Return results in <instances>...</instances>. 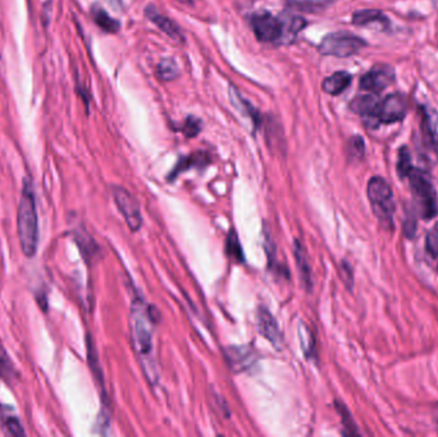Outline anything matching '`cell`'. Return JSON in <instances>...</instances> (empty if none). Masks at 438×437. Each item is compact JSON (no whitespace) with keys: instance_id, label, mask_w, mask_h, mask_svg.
<instances>
[{"instance_id":"cell-29","label":"cell","mask_w":438,"mask_h":437,"mask_svg":"<svg viewBox=\"0 0 438 437\" xmlns=\"http://www.w3.org/2000/svg\"><path fill=\"white\" fill-rule=\"evenodd\" d=\"M336 409L337 412L341 415V421H343V427H345L343 433H345V435H359L357 424L352 421L350 412L346 409V407H345L343 404H341V403H336Z\"/></svg>"},{"instance_id":"cell-13","label":"cell","mask_w":438,"mask_h":437,"mask_svg":"<svg viewBox=\"0 0 438 437\" xmlns=\"http://www.w3.org/2000/svg\"><path fill=\"white\" fill-rule=\"evenodd\" d=\"M380 104L376 94H366V95H360V97L352 99L350 103V109L355 114H359L363 119H366L368 125H372L373 122L376 125H378L377 114H378Z\"/></svg>"},{"instance_id":"cell-31","label":"cell","mask_w":438,"mask_h":437,"mask_svg":"<svg viewBox=\"0 0 438 437\" xmlns=\"http://www.w3.org/2000/svg\"><path fill=\"white\" fill-rule=\"evenodd\" d=\"M181 133H182L186 137H195L200 131H201V121L197 119V117H192L189 116L182 126L178 128Z\"/></svg>"},{"instance_id":"cell-23","label":"cell","mask_w":438,"mask_h":437,"mask_svg":"<svg viewBox=\"0 0 438 437\" xmlns=\"http://www.w3.org/2000/svg\"><path fill=\"white\" fill-rule=\"evenodd\" d=\"M226 253L230 260H234L236 263H244L245 255L240 244V238L234 230L230 231V234L227 235Z\"/></svg>"},{"instance_id":"cell-30","label":"cell","mask_w":438,"mask_h":437,"mask_svg":"<svg viewBox=\"0 0 438 437\" xmlns=\"http://www.w3.org/2000/svg\"><path fill=\"white\" fill-rule=\"evenodd\" d=\"M425 249L433 260L438 262V223H436L432 230L427 234L425 237Z\"/></svg>"},{"instance_id":"cell-15","label":"cell","mask_w":438,"mask_h":437,"mask_svg":"<svg viewBox=\"0 0 438 437\" xmlns=\"http://www.w3.org/2000/svg\"><path fill=\"white\" fill-rule=\"evenodd\" d=\"M226 359L234 372H242L248 370L251 364H254L255 356L251 348H228L226 350Z\"/></svg>"},{"instance_id":"cell-12","label":"cell","mask_w":438,"mask_h":437,"mask_svg":"<svg viewBox=\"0 0 438 437\" xmlns=\"http://www.w3.org/2000/svg\"><path fill=\"white\" fill-rule=\"evenodd\" d=\"M293 257L296 262V268L299 272L300 280L307 293L313 291V271L309 262L307 248L300 240H295L293 243Z\"/></svg>"},{"instance_id":"cell-20","label":"cell","mask_w":438,"mask_h":437,"mask_svg":"<svg viewBox=\"0 0 438 437\" xmlns=\"http://www.w3.org/2000/svg\"><path fill=\"white\" fill-rule=\"evenodd\" d=\"M91 17L94 20V22L102 29V31L108 32V34H117L121 29V23L117 20H114L113 17H110L105 9H102L100 6H94L91 8Z\"/></svg>"},{"instance_id":"cell-24","label":"cell","mask_w":438,"mask_h":437,"mask_svg":"<svg viewBox=\"0 0 438 437\" xmlns=\"http://www.w3.org/2000/svg\"><path fill=\"white\" fill-rule=\"evenodd\" d=\"M76 241H77V245L80 248L84 258L88 262L94 260L96 255L99 254V246L91 237L88 236V234L79 232L77 237H76Z\"/></svg>"},{"instance_id":"cell-1","label":"cell","mask_w":438,"mask_h":437,"mask_svg":"<svg viewBox=\"0 0 438 437\" xmlns=\"http://www.w3.org/2000/svg\"><path fill=\"white\" fill-rule=\"evenodd\" d=\"M153 325L157 323L150 316L149 305H146L140 297L133 300L130 316L132 347L147 381L155 386L159 381V370L154 351Z\"/></svg>"},{"instance_id":"cell-5","label":"cell","mask_w":438,"mask_h":437,"mask_svg":"<svg viewBox=\"0 0 438 437\" xmlns=\"http://www.w3.org/2000/svg\"><path fill=\"white\" fill-rule=\"evenodd\" d=\"M365 46H366V43L361 37L346 32V31H338V32H331L323 37L318 49L323 55L347 58V57L358 54L360 51L364 49Z\"/></svg>"},{"instance_id":"cell-28","label":"cell","mask_w":438,"mask_h":437,"mask_svg":"<svg viewBox=\"0 0 438 437\" xmlns=\"http://www.w3.org/2000/svg\"><path fill=\"white\" fill-rule=\"evenodd\" d=\"M413 164H411V156H410L409 149L406 147H402L399 150V161H397V173L401 178L408 177L410 170H413Z\"/></svg>"},{"instance_id":"cell-10","label":"cell","mask_w":438,"mask_h":437,"mask_svg":"<svg viewBox=\"0 0 438 437\" xmlns=\"http://www.w3.org/2000/svg\"><path fill=\"white\" fill-rule=\"evenodd\" d=\"M256 321H258V330L264 339L270 341V344L278 350L282 348L284 337L278 326L277 319L274 318V316L270 313L267 307L260 305L258 308Z\"/></svg>"},{"instance_id":"cell-18","label":"cell","mask_w":438,"mask_h":437,"mask_svg":"<svg viewBox=\"0 0 438 437\" xmlns=\"http://www.w3.org/2000/svg\"><path fill=\"white\" fill-rule=\"evenodd\" d=\"M20 378L18 370H15V364L8 356L7 350L0 340V379L8 386H13Z\"/></svg>"},{"instance_id":"cell-21","label":"cell","mask_w":438,"mask_h":437,"mask_svg":"<svg viewBox=\"0 0 438 437\" xmlns=\"http://www.w3.org/2000/svg\"><path fill=\"white\" fill-rule=\"evenodd\" d=\"M0 426L4 430L6 435L9 436H26L22 424L15 415H9L8 408L0 405Z\"/></svg>"},{"instance_id":"cell-32","label":"cell","mask_w":438,"mask_h":437,"mask_svg":"<svg viewBox=\"0 0 438 437\" xmlns=\"http://www.w3.org/2000/svg\"><path fill=\"white\" fill-rule=\"evenodd\" d=\"M341 278H343V282H345V285H346V288H349V289H352V286H354V274H352V268H351L350 264L346 262V260H343L341 262Z\"/></svg>"},{"instance_id":"cell-19","label":"cell","mask_w":438,"mask_h":437,"mask_svg":"<svg viewBox=\"0 0 438 437\" xmlns=\"http://www.w3.org/2000/svg\"><path fill=\"white\" fill-rule=\"evenodd\" d=\"M352 23L355 26H366L372 23H380L385 27L390 25L387 17L383 15L378 9H365V11H358L352 15Z\"/></svg>"},{"instance_id":"cell-25","label":"cell","mask_w":438,"mask_h":437,"mask_svg":"<svg viewBox=\"0 0 438 437\" xmlns=\"http://www.w3.org/2000/svg\"><path fill=\"white\" fill-rule=\"evenodd\" d=\"M284 37H287V41H291L293 37L299 34L300 31L307 27V21L299 15H291L287 21H284Z\"/></svg>"},{"instance_id":"cell-16","label":"cell","mask_w":438,"mask_h":437,"mask_svg":"<svg viewBox=\"0 0 438 437\" xmlns=\"http://www.w3.org/2000/svg\"><path fill=\"white\" fill-rule=\"evenodd\" d=\"M209 163H211V156L208 153H204V152L194 153L189 156L181 158L167 178L169 181H172L185 170H191V168H205Z\"/></svg>"},{"instance_id":"cell-27","label":"cell","mask_w":438,"mask_h":437,"mask_svg":"<svg viewBox=\"0 0 438 437\" xmlns=\"http://www.w3.org/2000/svg\"><path fill=\"white\" fill-rule=\"evenodd\" d=\"M365 144L363 137L352 136L347 142V156L351 162H359L364 158Z\"/></svg>"},{"instance_id":"cell-26","label":"cell","mask_w":438,"mask_h":437,"mask_svg":"<svg viewBox=\"0 0 438 437\" xmlns=\"http://www.w3.org/2000/svg\"><path fill=\"white\" fill-rule=\"evenodd\" d=\"M180 74V69L172 58H164L158 65V76L163 81H173Z\"/></svg>"},{"instance_id":"cell-22","label":"cell","mask_w":438,"mask_h":437,"mask_svg":"<svg viewBox=\"0 0 438 437\" xmlns=\"http://www.w3.org/2000/svg\"><path fill=\"white\" fill-rule=\"evenodd\" d=\"M88 361L90 370L93 372L98 385L104 391V377H102V367L99 363V358H98V351H96L94 341L90 335L88 336Z\"/></svg>"},{"instance_id":"cell-3","label":"cell","mask_w":438,"mask_h":437,"mask_svg":"<svg viewBox=\"0 0 438 437\" xmlns=\"http://www.w3.org/2000/svg\"><path fill=\"white\" fill-rule=\"evenodd\" d=\"M366 195L373 213L385 230H394V199L391 186L383 177L376 176L369 180Z\"/></svg>"},{"instance_id":"cell-4","label":"cell","mask_w":438,"mask_h":437,"mask_svg":"<svg viewBox=\"0 0 438 437\" xmlns=\"http://www.w3.org/2000/svg\"><path fill=\"white\" fill-rule=\"evenodd\" d=\"M406 178H409L413 199L416 201L420 217L423 220H432L436 217L438 212L437 194L430 175L424 170L413 168Z\"/></svg>"},{"instance_id":"cell-6","label":"cell","mask_w":438,"mask_h":437,"mask_svg":"<svg viewBox=\"0 0 438 437\" xmlns=\"http://www.w3.org/2000/svg\"><path fill=\"white\" fill-rule=\"evenodd\" d=\"M422 125H420V142L424 156L428 162L438 161V112L430 105L420 107Z\"/></svg>"},{"instance_id":"cell-17","label":"cell","mask_w":438,"mask_h":437,"mask_svg":"<svg viewBox=\"0 0 438 437\" xmlns=\"http://www.w3.org/2000/svg\"><path fill=\"white\" fill-rule=\"evenodd\" d=\"M351 81H352V76L350 74L340 71L324 79V81L321 82V89L329 95L336 97L350 86Z\"/></svg>"},{"instance_id":"cell-9","label":"cell","mask_w":438,"mask_h":437,"mask_svg":"<svg viewBox=\"0 0 438 437\" xmlns=\"http://www.w3.org/2000/svg\"><path fill=\"white\" fill-rule=\"evenodd\" d=\"M394 81V68L387 65H377L360 79V88L372 94H380Z\"/></svg>"},{"instance_id":"cell-7","label":"cell","mask_w":438,"mask_h":437,"mask_svg":"<svg viewBox=\"0 0 438 437\" xmlns=\"http://www.w3.org/2000/svg\"><path fill=\"white\" fill-rule=\"evenodd\" d=\"M250 26L256 39L262 43H279L284 40V22L281 18L260 12L250 17Z\"/></svg>"},{"instance_id":"cell-11","label":"cell","mask_w":438,"mask_h":437,"mask_svg":"<svg viewBox=\"0 0 438 437\" xmlns=\"http://www.w3.org/2000/svg\"><path fill=\"white\" fill-rule=\"evenodd\" d=\"M406 109H408V105H406L405 97H402L401 94H392L380 104L378 114H377L378 123L391 125L394 122H399L405 117Z\"/></svg>"},{"instance_id":"cell-14","label":"cell","mask_w":438,"mask_h":437,"mask_svg":"<svg viewBox=\"0 0 438 437\" xmlns=\"http://www.w3.org/2000/svg\"><path fill=\"white\" fill-rule=\"evenodd\" d=\"M146 18H149L152 22L158 26L164 34H167L171 39H173L178 43H182L185 40L181 29L175 25L171 18L166 15H161L159 11H157V8L154 6H149L145 9Z\"/></svg>"},{"instance_id":"cell-8","label":"cell","mask_w":438,"mask_h":437,"mask_svg":"<svg viewBox=\"0 0 438 437\" xmlns=\"http://www.w3.org/2000/svg\"><path fill=\"white\" fill-rule=\"evenodd\" d=\"M112 195L128 229L132 232H138L142 226V215L138 199L122 186H113Z\"/></svg>"},{"instance_id":"cell-2","label":"cell","mask_w":438,"mask_h":437,"mask_svg":"<svg viewBox=\"0 0 438 437\" xmlns=\"http://www.w3.org/2000/svg\"><path fill=\"white\" fill-rule=\"evenodd\" d=\"M17 229L23 254L27 258H32L36 254L39 244V223L35 195L29 180H25L23 182L22 195L17 215Z\"/></svg>"}]
</instances>
